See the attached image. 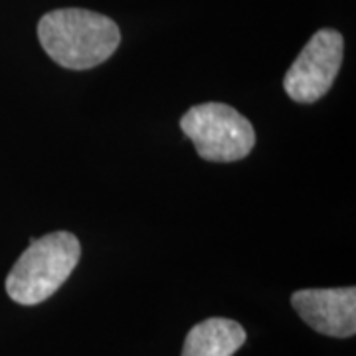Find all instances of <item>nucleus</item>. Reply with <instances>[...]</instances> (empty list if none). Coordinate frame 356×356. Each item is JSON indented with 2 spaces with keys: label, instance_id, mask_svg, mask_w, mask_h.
<instances>
[{
  "label": "nucleus",
  "instance_id": "6",
  "mask_svg": "<svg viewBox=\"0 0 356 356\" xmlns=\"http://www.w3.org/2000/svg\"><path fill=\"white\" fill-rule=\"evenodd\" d=\"M245 339L248 334L240 323L222 317L206 318L186 334L182 356H234Z\"/></svg>",
  "mask_w": 356,
  "mask_h": 356
},
{
  "label": "nucleus",
  "instance_id": "4",
  "mask_svg": "<svg viewBox=\"0 0 356 356\" xmlns=\"http://www.w3.org/2000/svg\"><path fill=\"white\" fill-rule=\"evenodd\" d=\"M344 40L341 32L323 28L297 56L283 77L285 93L297 103H315L332 88L343 65Z\"/></svg>",
  "mask_w": 356,
  "mask_h": 356
},
{
  "label": "nucleus",
  "instance_id": "1",
  "mask_svg": "<svg viewBox=\"0 0 356 356\" xmlns=\"http://www.w3.org/2000/svg\"><path fill=\"white\" fill-rule=\"evenodd\" d=\"M38 38L44 51L65 70H91L119 48L121 32L111 18L86 8H60L42 16Z\"/></svg>",
  "mask_w": 356,
  "mask_h": 356
},
{
  "label": "nucleus",
  "instance_id": "3",
  "mask_svg": "<svg viewBox=\"0 0 356 356\" xmlns=\"http://www.w3.org/2000/svg\"><path fill=\"white\" fill-rule=\"evenodd\" d=\"M182 133L194 143L200 159L210 163H236L252 153V123L226 103H200L180 119Z\"/></svg>",
  "mask_w": 356,
  "mask_h": 356
},
{
  "label": "nucleus",
  "instance_id": "5",
  "mask_svg": "<svg viewBox=\"0 0 356 356\" xmlns=\"http://www.w3.org/2000/svg\"><path fill=\"white\" fill-rule=\"evenodd\" d=\"M293 309L313 331L348 339L356 332V289H301L291 297Z\"/></svg>",
  "mask_w": 356,
  "mask_h": 356
},
{
  "label": "nucleus",
  "instance_id": "2",
  "mask_svg": "<svg viewBox=\"0 0 356 356\" xmlns=\"http://www.w3.org/2000/svg\"><path fill=\"white\" fill-rule=\"evenodd\" d=\"M81 257V245L70 232H54L30 245L6 277V293L18 305H38L64 285Z\"/></svg>",
  "mask_w": 356,
  "mask_h": 356
}]
</instances>
